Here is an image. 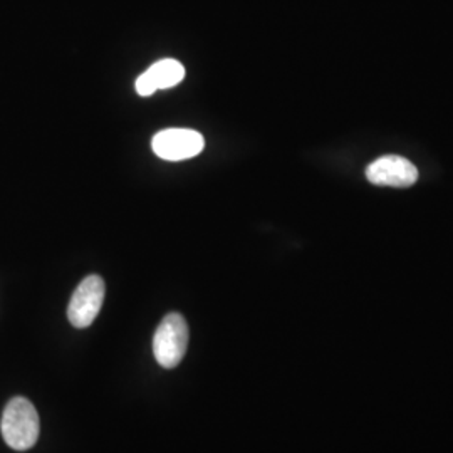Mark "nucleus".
<instances>
[{
  "mask_svg": "<svg viewBox=\"0 0 453 453\" xmlns=\"http://www.w3.org/2000/svg\"><path fill=\"white\" fill-rule=\"evenodd\" d=\"M185 80V67L177 59H162L150 65L136 80V93L140 96H151L158 89L173 88Z\"/></svg>",
  "mask_w": 453,
  "mask_h": 453,
  "instance_id": "423d86ee",
  "label": "nucleus"
},
{
  "mask_svg": "<svg viewBox=\"0 0 453 453\" xmlns=\"http://www.w3.org/2000/svg\"><path fill=\"white\" fill-rule=\"evenodd\" d=\"M0 430L5 443L17 452L33 449L41 432V421L35 406L27 398H12L2 413Z\"/></svg>",
  "mask_w": 453,
  "mask_h": 453,
  "instance_id": "f257e3e1",
  "label": "nucleus"
},
{
  "mask_svg": "<svg viewBox=\"0 0 453 453\" xmlns=\"http://www.w3.org/2000/svg\"><path fill=\"white\" fill-rule=\"evenodd\" d=\"M188 324L179 312H170L162 319L153 336V355L158 365L172 370L177 368L188 348Z\"/></svg>",
  "mask_w": 453,
  "mask_h": 453,
  "instance_id": "f03ea898",
  "label": "nucleus"
},
{
  "mask_svg": "<svg viewBox=\"0 0 453 453\" xmlns=\"http://www.w3.org/2000/svg\"><path fill=\"white\" fill-rule=\"evenodd\" d=\"M205 146L203 136L195 130L168 128L153 136L151 148L157 157L168 162L188 160L202 153Z\"/></svg>",
  "mask_w": 453,
  "mask_h": 453,
  "instance_id": "20e7f679",
  "label": "nucleus"
},
{
  "mask_svg": "<svg viewBox=\"0 0 453 453\" xmlns=\"http://www.w3.org/2000/svg\"><path fill=\"white\" fill-rule=\"evenodd\" d=\"M366 179L378 187L408 188L417 183L418 170L413 163L398 155H387L378 158L366 168Z\"/></svg>",
  "mask_w": 453,
  "mask_h": 453,
  "instance_id": "39448f33",
  "label": "nucleus"
},
{
  "mask_svg": "<svg viewBox=\"0 0 453 453\" xmlns=\"http://www.w3.org/2000/svg\"><path fill=\"white\" fill-rule=\"evenodd\" d=\"M104 291V280L99 275L84 277L76 291L73 292L67 306L69 323L78 329H84L95 323L103 308Z\"/></svg>",
  "mask_w": 453,
  "mask_h": 453,
  "instance_id": "7ed1b4c3",
  "label": "nucleus"
}]
</instances>
